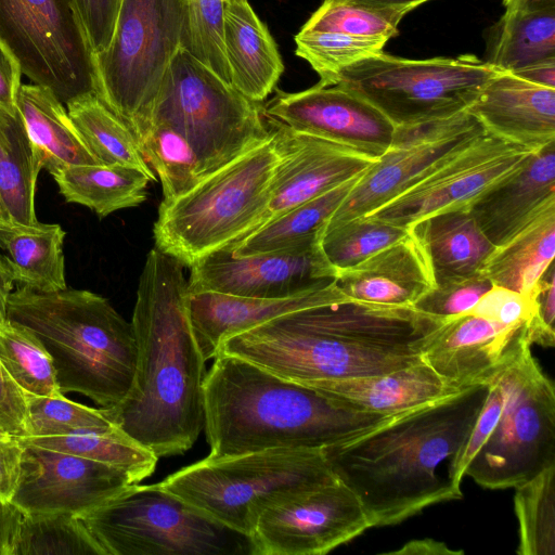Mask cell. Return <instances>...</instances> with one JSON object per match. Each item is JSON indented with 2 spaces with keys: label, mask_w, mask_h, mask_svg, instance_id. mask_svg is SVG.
I'll use <instances>...</instances> for the list:
<instances>
[{
  "label": "cell",
  "mask_w": 555,
  "mask_h": 555,
  "mask_svg": "<svg viewBox=\"0 0 555 555\" xmlns=\"http://www.w3.org/2000/svg\"><path fill=\"white\" fill-rule=\"evenodd\" d=\"M533 307V296L528 297L493 285L469 312L503 324L514 325L528 322Z\"/></svg>",
  "instance_id": "681fc988"
},
{
  "label": "cell",
  "mask_w": 555,
  "mask_h": 555,
  "mask_svg": "<svg viewBox=\"0 0 555 555\" xmlns=\"http://www.w3.org/2000/svg\"><path fill=\"white\" fill-rule=\"evenodd\" d=\"M343 294L335 280L324 287L281 299L188 291V309L196 343L207 361L215 359L221 343L228 337Z\"/></svg>",
  "instance_id": "d4e9b609"
},
{
  "label": "cell",
  "mask_w": 555,
  "mask_h": 555,
  "mask_svg": "<svg viewBox=\"0 0 555 555\" xmlns=\"http://www.w3.org/2000/svg\"><path fill=\"white\" fill-rule=\"evenodd\" d=\"M204 410L212 459L270 449L322 450L392 415L361 410L223 353L206 374Z\"/></svg>",
  "instance_id": "277c9868"
},
{
  "label": "cell",
  "mask_w": 555,
  "mask_h": 555,
  "mask_svg": "<svg viewBox=\"0 0 555 555\" xmlns=\"http://www.w3.org/2000/svg\"><path fill=\"white\" fill-rule=\"evenodd\" d=\"M222 42L230 82L261 103L275 89L284 65L267 26L248 1L224 3Z\"/></svg>",
  "instance_id": "484cf974"
},
{
  "label": "cell",
  "mask_w": 555,
  "mask_h": 555,
  "mask_svg": "<svg viewBox=\"0 0 555 555\" xmlns=\"http://www.w3.org/2000/svg\"><path fill=\"white\" fill-rule=\"evenodd\" d=\"M387 41L334 31L300 30L295 36V52L318 73V85L328 87L334 85L340 70L383 52Z\"/></svg>",
  "instance_id": "7bdbcfd3"
},
{
  "label": "cell",
  "mask_w": 555,
  "mask_h": 555,
  "mask_svg": "<svg viewBox=\"0 0 555 555\" xmlns=\"http://www.w3.org/2000/svg\"><path fill=\"white\" fill-rule=\"evenodd\" d=\"M0 426L13 437L27 434V398L0 362Z\"/></svg>",
  "instance_id": "f5cc1de1"
},
{
  "label": "cell",
  "mask_w": 555,
  "mask_h": 555,
  "mask_svg": "<svg viewBox=\"0 0 555 555\" xmlns=\"http://www.w3.org/2000/svg\"><path fill=\"white\" fill-rule=\"evenodd\" d=\"M24 513L0 498V555H13Z\"/></svg>",
  "instance_id": "9f6ffc18"
},
{
  "label": "cell",
  "mask_w": 555,
  "mask_h": 555,
  "mask_svg": "<svg viewBox=\"0 0 555 555\" xmlns=\"http://www.w3.org/2000/svg\"><path fill=\"white\" fill-rule=\"evenodd\" d=\"M65 234L57 223L0 222V248L11 264L15 283L38 292L67 287L63 254Z\"/></svg>",
  "instance_id": "4dcf8cb0"
},
{
  "label": "cell",
  "mask_w": 555,
  "mask_h": 555,
  "mask_svg": "<svg viewBox=\"0 0 555 555\" xmlns=\"http://www.w3.org/2000/svg\"><path fill=\"white\" fill-rule=\"evenodd\" d=\"M486 132L467 111L396 127L388 150L361 173L322 232L372 212L418 182L449 154Z\"/></svg>",
  "instance_id": "5bb4252c"
},
{
  "label": "cell",
  "mask_w": 555,
  "mask_h": 555,
  "mask_svg": "<svg viewBox=\"0 0 555 555\" xmlns=\"http://www.w3.org/2000/svg\"><path fill=\"white\" fill-rule=\"evenodd\" d=\"M16 106L43 169L103 165L87 147L64 104L48 89L21 85Z\"/></svg>",
  "instance_id": "f1b7e54d"
},
{
  "label": "cell",
  "mask_w": 555,
  "mask_h": 555,
  "mask_svg": "<svg viewBox=\"0 0 555 555\" xmlns=\"http://www.w3.org/2000/svg\"><path fill=\"white\" fill-rule=\"evenodd\" d=\"M177 130L192 147L202 178L270 135L263 106L180 47L163 78L153 124Z\"/></svg>",
  "instance_id": "ba28073f"
},
{
  "label": "cell",
  "mask_w": 555,
  "mask_h": 555,
  "mask_svg": "<svg viewBox=\"0 0 555 555\" xmlns=\"http://www.w3.org/2000/svg\"><path fill=\"white\" fill-rule=\"evenodd\" d=\"M320 238L246 256L229 250L209 254L190 267L188 291L281 299L324 287L337 271L325 257Z\"/></svg>",
  "instance_id": "e0dca14e"
},
{
  "label": "cell",
  "mask_w": 555,
  "mask_h": 555,
  "mask_svg": "<svg viewBox=\"0 0 555 555\" xmlns=\"http://www.w3.org/2000/svg\"><path fill=\"white\" fill-rule=\"evenodd\" d=\"M183 31L181 47L224 81L230 72L222 42L223 0H181Z\"/></svg>",
  "instance_id": "f6af8a7d"
},
{
  "label": "cell",
  "mask_w": 555,
  "mask_h": 555,
  "mask_svg": "<svg viewBox=\"0 0 555 555\" xmlns=\"http://www.w3.org/2000/svg\"><path fill=\"white\" fill-rule=\"evenodd\" d=\"M78 517L104 555L250 554L247 537L203 515L160 483H133Z\"/></svg>",
  "instance_id": "30bf717a"
},
{
  "label": "cell",
  "mask_w": 555,
  "mask_h": 555,
  "mask_svg": "<svg viewBox=\"0 0 555 555\" xmlns=\"http://www.w3.org/2000/svg\"><path fill=\"white\" fill-rule=\"evenodd\" d=\"M263 114L291 129L379 158L396 127L375 106L339 86L315 85L299 92L278 91Z\"/></svg>",
  "instance_id": "d6986e66"
},
{
  "label": "cell",
  "mask_w": 555,
  "mask_h": 555,
  "mask_svg": "<svg viewBox=\"0 0 555 555\" xmlns=\"http://www.w3.org/2000/svg\"><path fill=\"white\" fill-rule=\"evenodd\" d=\"M0 362L24 392L41 397L64 395L43 345L26 327L9 320L0 324Z\"/></svg>",
  "instance_id": "60d3db41"
},
{
  "label": "cell",
  "mask_w": 555,
  "mask_h": 555,
  "mask_svg": "<svg viewBox=\"0 0 555 555\" xmlns=\"http://www.w3.org/2000/svg\"><path fill=\"white\" fill-rule=\"evenodd\" d=\"M555 464L515 487L519 555L555 554Z\"/></svg>",
  "instance_id": "74e56055"
},
{
  "label": "cell",
  "mask_w": 555,
  "mask_h": 555,
  "mask_svg": "<svg viewBox=\"0 0 555 555\" xmlns=\"http://www.w3.org/2000/svg\"><path fill=\"white\" fill-rule=\"evenodd\" d=\"M389 555H462V550H452L446 543L435 539L425 538L411 540L396 551H389Z\"/></svg>",
  "instance_id": "6f0895ef"
},
{
  "label": "cell",
  "mask_w": 555,
  "mask_h": 555,
  "mask_svg": "<svg viewBox=\"0 0 555 555\" xmlns=\"http://www.w3.org/2000/svg\"><path fill=\"white\" fill-rule=\"evenodd\" d=\"M335 481L322 450L270 449L207 456L159 483L203 515L249 538L261 513L273 503Z\"/></svg>",
  "instance_id": "52a82bcc"
},
{
  "label": "cell",
  "mask_w": 555,
  "mask_h": 555,
  "mask_svg": "<svg viewBox=\"0 0 555 555\" xmlns=\"http://www.w3.org/2000/svg\"><path fill=\"white\" fill-rule=\"evenodd\" d=\"M247 0H223L224 3H232V2H243Z\"/></svg>",
  "instance_id": "03108f58"
},
{
  "label": "cell",
  "mask_w": 555,
  "mask_h": 555,
  "mask_svg": "<svg viewBox=\"0 0 555 555\" xmlns=\"http://www.w3.org/2000/svg\"><path fill=\"white\" fill-rule=\"evenodd\" d=\"M50 175L66 202L88 207L100 218L146 201L151 179L140 169L124 165H79Z\"/></svg>",
  "instance_id": "1f68e13d"
},
{
  "label": "cell",
  "mask_w": 555,
  "mask_h": 555,
  "mask_svg": "<svg viewBox=\"0 0 555 555\" xmlns=\"http://www.w3.org/2000/svg\"><path fill=\"white\" fill-rule=\"evenodd\" d=\"M41 169L18 111L12 114L0 106V199L10 222H38L35 193Z\"/></svg>",
  "instance_id": "836d02e7"
},
{
  "label": "cell",
  "mask_w": 555,
  "mask_h": 555,
  "mask_svg": "<svg viewBox=\"0 0 555 555\" xmlns=\"http://www.w3.org/2000/svg\"><path fill=\"white\" fill-rule=\"evenodd\" d=\"M8 320L30 331L50 354L62 393L109 408L129 392L138 346L131 322L108 299L86 289L11 293Z\"/></svg>",
  "instance_id": "5b68a950"
},
{
  "label": "cell",
  "mask_w": 555,
  "mask_h": 555,
  "mask_svg": "<svg viewBox=\"0 0 555 555\" xmlns=\"http://www.w3.org/2000/svg\"><path fill=\"white\" fill-rule=\"evenodd\" d=\"M15 279L7 257L0 255V324L8 321V302L13 292Z\"/></svg>",
  "instance_id": "91938a15"
},
{
  "label": "cell",
  "mask_w": 555,
  "mask_h": 555,
  "mask_svg": "<svg viewBox=\"0 0 555 555\" xmlns=\"http://www.w3.org/2000/svg\"><path fill=\"white\" fill-rule=\"evenodd\" d=\"M0 40L22 74L63 104L100 96L95 53L75 0H0Z\"/></svg>",
  "instance_id": "4fadbf2b"
},
{
  "label": "cell",
  "mask_w": 555,
  "mask_h": 555,
  "mask_svg": "<svg viewBox=\"0 0 555 555\" xmlns=\"http://www.w3.org/2000/svg\"><path fill=\"white\" fill-rule=\"evenodd\" d=\"M131 324L138 346L132 386L104 409L158 459L183 454L204 430L206 360L190 321L184 264L156 247L139 279Z\"/></svg>",
  "instance_id": "3957f363"
},
{
  "label": "cell",
  "mask_w": 555,
  "mask_h": 555,
  "mask_svg": "<svg viewBox=\"0 0 555 555\" xmlns=\"http://www.w3.org/2000/svg\"><path fill=\"white\" fill-rule=\"evenodd\" d=\"M385 5L411 7L416 9L420 4L429 0H369Z\"/></svg>",
  "instance_id": "6125c7cd"
},
{
  "label": "cell",
  "mask_w": 555,
  "mask_h": 555,
  "mask_svg": "<svg viewBox=\"0 0 555 555\" xmlns=\"http://www.w3.org/2000/svg\"><path fill=\"white\" fill-rule=\"evenodd\" d=\"M16 438L23 444L61 451L120 467L138 482L154 473L158 461L154 453L138 444L117 426L67 435Z\"/></svg>",
  "instance_id": "8d00e7d4"
},
{
  "label": "cell",
  "mask_w": 555,
  "mask_h": 555,
  "mask_svg": "<svg viewBox=\"0 0 555 555\" xmlns=\"http://www.w3.org/2000/svg\"><path fill=\"white\" fill-rule=\"evenodd\" d=\"M370 528L360 500L338 480L267 507L248 538L250 555H322Z\"/></svg>",
  "instance_id": "2e32d148"
},
{
  "label": "cell",
  "mask_w": 555,
  "mask_h": 555,
  "mask_svg": "<svg viewBox=\"0 0 555 555\" xmlns=\"http://www.w3.org/2000/svg\"><path fill=\"white\" fill-rule=\"evenodd\" d=\"M11 436L8 431H5L1 426H0V440H5V439H10Z\"/></svg>",
  "instance_id": "e7e4bbea"
},
{
  "label": "cell",
  "mask_w": 555,
  "mask_h": 555,
  "mask_svg": "<svg viewBox=\"0 0 555 555\" xmlns=\"http://www.w3.org/2000/svg\"><path fill=\"white\" fill-rule=\"evenodd\" d=\"M555 59V8L506 12L486 31L485 62L515 74Z\"/></svg>",
  "instance_id": "d6a6232c"
},
{
  "label": "cell",
  "mask_w": 555,
  "mask_h": 555,
  "mask_svg": "<svg viewBox=\"0 0 555 555\" xmlns=\"http://www.w3.org/2000/svg\"><path fill=\"white\" fill-rule=\"evenodd\" d=\"M93 51L109 44L122 0H75Z\"/></svg>",
  "instance_id": "816d5d0a"
},
{
  "label": "cell",
  "mask_w": 555,
  "mask_h": 555,
  "mask_svg": "<svg viewBox=\"0 0 555 555\" xmlns=\"http://www.w3.org/2000/svg\"><path fill=\"white\" fill-rule=\"evenodd\" d=\"M493 286L481 273L435 286L413 307L424 313L451 318L469 312Z\"/></svg>",
  "instance_id": "7dc6e473"
},
{
  "label": "cell",
  "mask_w": 555,
  "mask_h": 555,
  "mask_svg": "<svg viewBox=\"0 0 555 555\" xmlns=\"http://www.w3.org/2000/svg\"><path fill=\"white\" fill-rule=\"evenodd\" d=\"M361 410L391 415L460 389L450 387L424 361L385 374L309 385Z\"/></svg>",
  "instance_id": "83f0119b"
},
{
  "label": "cell",
  "mask_w": 555,
  "mask_h": 555,
  "mask_svg": "<svg viewBox=\"0 0 555 555\" xmlns=\"http://www.w3.org/2000/svg\"><path fill=\"white\" fill-rule=\"evenodd\" d=\"M22 70L8 47L0 40V106L12 114L17 113V94Z\"/></svg>",
  "instance_id": "11a10c76"
},
{
  "label": "cell",
  "mask_w": 555,
  "mask_h": 555,
  "mask_svg": "<svg viewBox=\"0 0 555 555\" xmlns=\"http://www.w3.org/2000/svg\"><path fill=\"white\" fill-rule=\"evenodd\" d=\"M335 284L356 300L412 307L436 286L425 253L411 231L361 262L337 270Z\"/></svg>",
  "instance_id": "cb8c5ba5"
},
{
  "label": "cell",
  "mask_w": 555,
  "mask_h": 555,
  "mask_svg": "<svg viewBox=\"0 0 555 555\" xmlns=\"http://www.w3.org/2000/svg\"><path fill=\"white\" fill-rule=\"evenodd\" d=\"M532 152L487 131L449 154L414 185L363 217L410 229L431 215L468 208L482 192L518 170Z\"/></svg>",
  "instance_id": "9a60e30c"
},
{
  "label": "cell",
  "mask_w": 555,
  "mask_h": 555,
  "mask_svg": "<svg viewBox=\"0 0 555 555\" xmlns=\"http://www.w3.org/2000/svg\"><path fill=\"white\" fill-rule=\"evenodd\" d=\"M24 444L16 438L0 440V498L11 502L17 488Z\"/></svg>",
  "instance_id": "db71d44e"
},
{
  "label": "cell",
  "mask_w": 555,
  "mask_h": 555,
  "mask_svg": "<svg viewBox=\"0 0 555 555\" xmlns=\"http://www.w3.org/2000/svg\"><path fill=\"white\" fill-rule=\"evenodd\" d=\"M276 162L270 132L191 190L163 199L153 227L155 247L191 267L257 231L267 212Z\"/></svg>",
  "instance_id": "8992f818"
},
{
  "label": "cell",
  "mask_w": 555,
  "mask_h": 555,
  "mask_svg": "<svg viewBox=\"0 0 555 555\" xmlns=\"http://www.w3.org/2000/svg\"><path fill=\"white\" fill-rule=\"evenodd\" d=\"M493 379L503 402L464 476L498 490L515 488L555 464V390L526 346Z\"/></svg>",
  "instance_id": "7c38bea8"
},
{
  "label": "cell",
  "mask_w": 555,
  "mask_h": 555,
  "mask_svg": "<svg viewBox=\"0 0 555 555\" xmlns=\"http://www.w3.org/2000/svg\"><path fill=\"white\" fill-rule=\"evenodd\" d=\"M264 117L273 137L278 162L261 227L360 176L376 160L349 147L295 131L273 118Z\"/></svg>",
  "instance_id": "ffe728a7"
},
{
  "label": "cell",
  "mask_w": 555,
  "mask_h": 555,
  "mask_svg": "<svg viewBox=\"0 0 555 555\" xmlns=\"http://www.w3.org/2000/svg\"><path fill=\"white\" fill-rule=\"evenodd\" d=\"M446 320L343 294L228 337L217 354L305 385L378 375L422 362Z\"/></svg>",
  "instance_id": "6da1fadb"
},
{
  "label": "cell",
  "mask_w": 555,
  "mask_h": 555,
  "mask_svg": "<svg viewBox=\"0 0 555 555\" xmlns=\"http://www.w3.org/2000/svg\"><path fill=\"white\" fill-rule=\"evenodd\" d=\"M514 75L531 83L555 89V59L531 65Z\"/></svg>",
  "instance_id": "680465c9"
},
{
  "label": "cell",
  "mask_w": 555,
  "mask_h": 555,
  "mask_svg": "<svg viewBox=\"0 0 555 555\" xmlns=\"http://www.w3.org/2000/svg\"><path fill=\"white\" fill-rule=\"evenodd\" d=\"M555 254V203L503 245L495 247L480 273L493 285L532 297Z\"/></svg>",
  "instance_id": "f546056e"
},
{
  "label": "cell",
  "mask_w": 555,
  "mask_h": 555,
  "mask_svg": "<svg viewBox=\"0 0 555 555\" xmlns=\"http://www.w3.org/2000/svg\"><path fill=\"white\" fill-rule=\"evenodd\" d=\"M5 221H10V220H9V217H8L5 209L0 199V222H5Z\"/></svg>",
  "instance_id": "be15d7a7"
},
{
  "label": "cell",
  "mask_w": 555,
  "mask_h": 555,
  "mask_svg": "<svg viewBox=\"0 0 555 555\" xmlns=\"http://www.w3.org/2000/svg\"><path fill=\"white\" fill-rule=\"evenodd\" d=\"M500 73L470 54L411 60L380 52L340 70L333 86L366 100L399 127L466 111Z\"/></svg>",
  "instance_id": "8fae6325"
},
{
  "label": "cell",
  "mask_w": 555,
  "mask_h": 555,
  "mask_svg": "<svg viewBox=\"0 0 555 555\" xmlns=\"http://www.w3.org/2000/svg\"><path fill=\"white\" fill-rule=\"evenodd\" d=\"M411 7L385 5L369 0H324L301 30L334 31L389 40L398 34Z\"/></svg>",
  "instance_id": "ab89813d"
},
{
  "label": "cell",
  "mask_w": 555,
  "mask_h": 555,
  "mask_svg": "<svg viewBox=\"0 0 555 555\" xmlns=\"http://www.w3.org/2000/svg\"><path fill=\"white\" fill-rule=\"evenodd\" d=\"M182 31L181 0H122L111 42L95 55L99 98L131 129L139 147L153 126Z\"/></svg>",
  "instance_id": "9c48e42d"
},
{
  "label": "cell",
  "mask_w": 555,
  "mask_h": 555,
  "mask_svg": "<svg viewBox=\"0 0 555 555\" xmlns=\"http://www.w3.org/2000/svg\"><path fill=\"white\" fill-rule=\"evenodd\" d=\"M526 346L527 322L507 325L470 312L448 318L422 360L450 387L489 383Z\"/></svg>",
  "instance_id": "44dd1931"
},
{
  "label": "cell",
  "mask_w": 555,
  "mask_h": 555,
  "mask_svg": "<svg viewBox=\"0 0 555 555\" xmlns=\"http://www.w3.org/2000/svg\"><path fill=\"white\" fill-rule=\"evenodd\" d=\"M491 134L538 151L555 141V89L501 72L466 109Z\"/></svg>",
  "instance_id": "603a6c76"
},
{
  "label": "cell",
  "mask_w": 555,
  "mask_h": 555,
  "mask_svg": "<svg viewBox=\"0 0 555 555\" xmlns=\"http://www.w3.org/2000/svg\"><path fill=\"white\" fill-rule=\"evenodd\" d=\"M410 233L409 229L369 217H359L321 234V248L337 270L352 267Z\"/></svg>",
  "instance_id": "ee69618b"
},
{
  "label": "cell",
  "mask_w": 555,
  "mask_h": 555,
  "mask_svg": "<svg viewBox=\"0 0 555 555\" xmlns=\"http://www.w3.org/2000/svg\"><path fill=\"white\" fill-rule=\"evenodd\" d=\"M533 312L527 322L530 344L553 347L555 344V273L553 262L538 281L533 292Z\"/></svg>",
  "instance_id": "f907efd6"
},
{
  "label": "cell",
  "mask_w": 555,
  "mask_h": 555,
  "mask_svg": "<svg viewBox=\"0 0 555 555\" xmlns=\"http://www.w3.org/2000/svg\"><path fill=\"white\" fill-rule=\"evenodd\" d=\"M409 230L425 253L436 286L479 274L495 248L468 208L431 215Z\"/></svg>",
  "instance_id": "4316f807"
},
{
  "label": "cell",
  "mask_w": 555,
  "mask_h": 555,
  "mask_svg": "<svg viewBox=\"0 0 555 555\" xmlns=\"http://www.w3.org/2000/svg\"><path fill=\"white\" fill-rule=\"evenodd\" d=\"M360 176L282 214L232 248L224 250H229L234 256H246L286 249L321 236L326 222Z\"/></svg>",
  "instance_id": "e575fe53"
},
{
  "label": "cell",
  "mask_w": 555,
  "mask_h": 555,
  "mask_svg": "<svg viewBox=\"0 0 555 555\" xmlns=\"http://www.w3.org/2000/svg\"><path fill=\"white\" fill-rule=\"evenodd\" d=\"M140 150L159 178L163 199L180 196L203 179L198 160L188 141L164 122L153 124Z\"/></svg>",
  "instance_id": "b9f144b4"
},
{
  "label": "cell",
  "mask_w": 555,
  "mask_h": 555,
  "mask_svg": "<svg viewBox=\"0 0 555 555\" xmlns=\"http://www.w3.org/2000/svg\"><path fill=\"white\" fill-rule=\"evenodd\" d=\"M83 142L103 165H124L140 169L151 181L156 176L144 159L131 129L96 95L66 105Z\"/></svg>",
  "instance_id": "d590c367"
},
{
  "label": "cell",
  "mask_w": 555,
  "mask_h": 555,
  "mask_svg": "<svg viewBox=\"0 0 555 555\" xmlns=\"http://www.w3.org/2000/svg\"><path fill=\"white\" fill-rule=\"evenodd\" d=\"M488 390V383L472 385L322 449L336 478L360 500L372 528L462 499L453 461Z\"/></svg>",
  "instance_id": "7a4b0ae2"
},
{
  "label": "cell",
  "mask_w": 555,
  "mask_h": 555,
  "mask_svg": "<svg viewBox=\"0 0 555 555\" xmlns=\"http://www.w3.org/2000/svg\"><path fill=\"white\" fill-rule=\"evenodd\" d=\"M133 483L138 481L120 467L24 444L20 479L11 502L23 513L79 516L106 503Z\"/></svg>",
  "instance_id": "ac0fdd59"
},
{
  "label": "cell",
  "mask_w": 555,
  "mask_h": 555,
  "mask_svg": "<svg viewBox=\"0 0 555 555\" xmlns=\"http://www.w3.org/2000/svg\"><path fill=\"white\" fill-rule=\"evenodd\" d=\"M488 384L489 390L485 403L466 441L460 448L453 461V478L460 486L468 463L485 443L501 412L503 402L501 388L493 378Z\"/></svg>",
  "instance_id": "c3c4849f"
},
{
  "label": "cell",
  "mask_w": 555,
  "mask_h": 555,
  "mask_svg": "<svg viewBox=\"0 0 555 555\" xmlns=\"http://www.w3.org/2000/svg\"><path fill=\"white\" fill-rule=\"evenodd\" d=\"M27 434L25 437L67 435L116 426L104 408L95 409L72 401L64 395L41 397L26 393Z\"/></svg>",
  "instance_id": "bcb514c9"
},
{
  "label": "cell",
  "mask_w": 555,
  "mask_h": 555,
  "mask_svg": "<svg viewBox=\"0 0 555 555\" xmlns=\"http://www.w3.org/2000/svg\"><path fill=\"white\" fill-rule=\"evenodd\" d=\"M555 203V141L530 154L515 172L493 184L468 209L486 237L499 247Z\"/></svg>",
  "instance_id": "7402d4cb"
},
{
  "label": "cell",
  "mask_w": 555,
  "mask_h": 555,
  "mask_svg": "<svg viewBox=\"0 0 555 555\" xmlns=\"http://www.w3.org/2000/svg\"><path fill=\"white\" fill-rule=\"evenodd\" d=\"M13 555H104V552L77 515L24 513Z\"/></svg>",
  "instance_id": "f35d334b"
},
{
  "label": "cell",
  "mask_w": 555,
  "mask_h": 555,
  "mask_svg": "<svg viewBox=\"0 0 555 555\" xmlns=\"http://www.w3.org/2000/svg\"><path fill=\"white\" fill-rule=\"evenodd\" d=\"M506 12H527L555 8V0H503Z\"/></svg>",
  "instance_id": "94428289"
}]
</instances>
